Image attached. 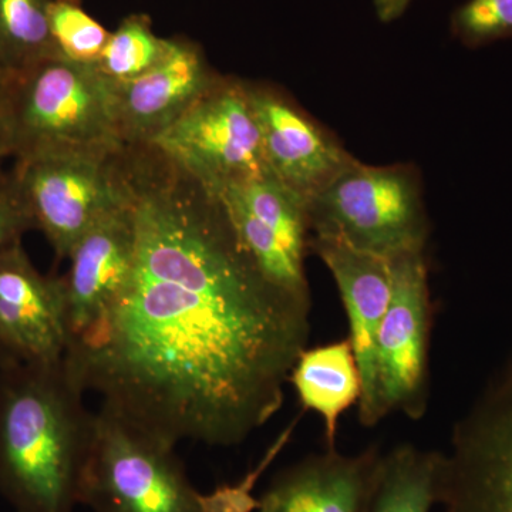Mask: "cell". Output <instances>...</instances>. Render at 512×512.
Returning a JSON list of instances; mask_svg holds the SVG:
<instances>
[{
  "mask_svg": "<svg viewBox=\"0 0 512 512\" xmlns=\"http://www.w3.org/2000/svg\"><path fill=\"white\" fill-rule=\"evenodd\" d=\"M0 123L10 158L55 148L120 146L110 83L94 64L52 57L8 73Z\"/></svg>",
  "mask_w": 512,
  "mask_h": 512,
  "instance_id": "3957f363",
  "label": "cell"
},
{
  "mask_svg": "<svg viewBox=\"0 0 512 512\" xmlns=\"http://www.w3.org/2000/svg\"><path fill=\"white\" fill-rule=\"evenodd\" d=\"M6 158H10L8 141H6L5 131L0 123V170H3V163Z\"/></svg>",
  "mask_w": 512,
  "mask_h": 512,
  "instance_id": "603a6c76",
  "label": "cell"
},
{
  "mask_svg": "<svg viewBox=\"0 0 512 512\" xmlns=\"http://www.w3.org/2000/svg\"><path fill=\"white\" fill-rule=\"evenodd\" d=\"M12 171L57 259L69 258L96 222L134 198L131 147L124 144L39 151L15 160Z\"/></svg>",
  "mask_w": 512,
  "mask_h": 512,
  "instance_id": "277c9868",
  "label": "cell"
},
{
  "mask_svg": "<svg viewBox=\"0 0 512 512\" xmlns=\"http://www.w3.org/2000/svg\"><path fill=\"white\" fill-rule=\"evenodd\" d=\"M49 23L53 42L63 59L97 63L110 32L83 9L80 0H52Z\"/></svg>",
  "mask_w": 512,
  "mask_h": 512,
  "instance_id": "d6986e66",
  "label": "cell"
},
{
  "mask_svg": "<svg viewBox=\"0 0 512 512\" xmlns=\"http://www.w3.org/2000/svg\"><path fill=\"white\" fill-rule=\"evenodd\" d=\"M32 215L12 170H0V252L22 244L23 235L33 231Z\"/></svg>",
  "mask_w": 512,
  "mask_h": 512,
  "instance_id": "44dd1931",
  "label": "cell"
},
{
  "mask_svg": "<svg viewBox=\"0 0 512 512\" xmlns=\"http://www.w3.org/2000/svg\"><path fill=\"white\" fill-rule=\"evenodd\" d=\"M413 0H373L377 18L383 23H392L402 18Z\"/></svg>",
  "mask_w": 512,
  "mask_h": 512,
  "instance_id": "7402d4cb",
  "label": "cell"
},
{
  "mask_svg": "<svg viewBox=\"0 0 512 512\" xmlns=\"http://www.w3.org/2000/svg\"><path fill=\"white\" fill-rule=\"evenodd\" d=\"M154 146L220 192L271 174L247 82L220 77Z\"/></svg>",
  "mask_w": 512,
  "mask_h": 512,
  "instance_id": "52a82bcc",
  "label": "cell"
},
{
  "mask_svg": "<svg viewBox=\"0 0 512 512\" xmlns=\"http://www.w3.org/2000/svg\"><path fill=\"white\" fill-rule=\"evenodd\" d=\"M443 453L404 444L384 454L369 512H430L440 503Z\"/></svg>",
  "mask_w": 512,
  "mask_h": 512,
  "instance_id": "2e32d148",
  "label": "cell"
},
{
  "mask_svg": "<svg viewBox=\"0 0 512 512\" xmlns=\"http://www.w3.org/2000/svg\"><path fill=\"white\" fill-rule=\"evenodd\" d=\"M69 259V272L60 276L67 350L83 345L103 326L130 281L136 259L134 198L96 222Z\"/></svg>",
  "mask_w": 512,
  "mask_h": 512,
  "instance_id": "9c48e42d",
  "label": "cell"
},
{
  "mask_svg": "<svg viewBox=\"0 0 512 512\" xmlns=\"http://www.w3.org/2000/svg\"><path fill=\"white\" fill-rule=\"evenodd\" d=\"M220 77L200 46L173 39L170 52L153 69L110 84L117 137L124 146H151Z\"/></svg>",
  "mask_w": 512,
  "mask_h": 512,
  "instance_id": "8fae6325",
  "label": "cell"
},
{
  "mask_svg": "<svg viewBox=\"0 0 512 512\" xmlns=\"http://www.w3.org/2000/svg\"><path fill=\"white\" fill-rule=\"evenodd\" d=\"M6 79H8V72L0 66V96H2L3 87H5Z\"/></svg>",
  "mask_w": 512,
  "mask_h": 512,
  "instance_id": "cb8c5ba5",
  "label": "cell"
},
{
  "mask_svg": "<svg viewBox=\"0 0 512 512\" xmlns=\"http://www.w3.org/2000/svg\"><path fill=\"white\" fill-rule=\"evenodd\" d=\"M136 259L116 308L64 355L84 392L154 439L244 443L284 403L311 301L272 284L218 192L133 148Z\"/></svg>",
  "mask_w": 512,
  "mask_h": 512,
  "instance_id": "6da1fadb",
  "label": "cell"
},
{
  "mask_svg": "<svg viewBox=\"0 0 512 512\" xmlns=\"http://www.w3.org/2000/svg\"><path fill=\"white\" fill-rule=\"evenodd\" d=\"M175 447L101 407L80 481L93 512H207Z\"/></svg>",
  "mask_w": 512,
  "mask_h": 512,
  "instance_id": "8992f818",
  "label": "cell"
},
{
  "mask_svg": "<svg viewBox=\"0 0 512 512\" xmlns=\"http://www.w3.org/2000/svg\"><path fill=\"white\" fill-rule=\"evenodd\" d=\"M450 30L471 49L512 39V0H467L451 15Z\"/></svg>",
  "mask_w": 512,
  "mask_h": 512,
  "instance_id": "ffe728a7",
  "label": "cell"
},
{
  "mask_svg": "<svg viewBox=\"0 0 512 512\" xmlns=\"http://www.w3.org/2000/svg\"><path fill=\"white\" fill-rule=\"evenodd\" d=\"M0 345L22 362L66 355L62 278L40 274L22 244L0 252Z\"/></svg>",
  "mask_w": 512,
  "mask_h": 512,
  "instance_id": "7c38bea8",
  "label": "cell"
},
{
  "mask_svg": "<svg viewBox=\"0 0 512 512\" xmlns=\"http://www.w3.org/2000/svg\"><path fill=\"white\" fill-rule=\"evenodd\" d=\"M52 0H0V66L20 72L57 52L50 32Z\"/></svg>",
  "mask_w": 512,
  "mask_h": 512,
  "instance_id": "e0dca14e",
  "label": "cell"
},
{
  "mask_svg": "<svg viewBox=\"0 0 512 512\" xmlns=\"http://www.w3.org/2000/svg\"><path fill=\"white\" fill-rule=\"evenodd\" d=\"M383 456L379 447L355 456L328 447L279 471L255 512H369Z\"/></svg>",
  "mask_w": 512,
  "mask_h": 512,
  "instance_id": "5bb4252c",
  "label": "cell"
},
{
  "mask_svg": "<svg viewBox=\"0 0 512 512\" xmlns=\"http://www.w3.org/2000/svg\"><path fill=\"white\" fill-rule=\"evenodd\" d=\"M173 39L158 37L146 15H131L110 32L97 63V72L110 84L136 79L157 66L170 52Z\"/></svg>",
  "mask_w": 512,
  "mask_h": 512,
  "instance_id": "ac0fdd59",
  "label": "cell"
},
{
  "mask_svg": "<svg viewBox=\"0 0 512 512\" xmlns=\"http://www.w3.org/2000/svg\"><path fill=\"white\" fill-rule=\"evenodd\" d=\"M311 237L393 259L424 252L429 218L419 171L410 164L355 161L308 201Z\"/></svg>",
  "mask_w": 512,
  "mask_h": 512,
  "instance_id": "5b68a950",
  "label": "cell"
},
{
  "mask_svg": "<svg viewBox=\"0 0 512 512\" xmlns=\"http://www.w3.org/2000/svg\"><path fill=\"white\" fill-rule=\"evenodd\" d=\"M392 296L376 343L377 423L402 412L423 417L429 397L431 305L424 252L390 259Z\"/></svg>",
  "mask_w": 512,
  "mask_h": 512,
  "instance_id": "ba28073f",
  "label": "cell"
},
{
  "mask_svg": "<svg viewBox=\"0 0 512 512\" xmlns=\"http://www.w3.org/2000/svg\"><path fill=\"white\" fill-rule=\"evenodd\" d=\"M289 382L295 387L303 409L322 417L328 447H335L339 417L359 403L362 394V380L350 340L303 350Z\"/></svg>",
  "mask_w": 512,
  "mask_h": 512,
  "instance_id": "9a60e30c",
  "label": "cell"
},
{
  "mask_svg": "<svg viewBox=\"0 0 512 512\" xmlns=\"http://www.w3.org/2000/svg\"><path fill=\"white\" fill-rule=\"evenodd\" d=\"M6 360H13V359H10L8 353H6V350L3 349L2 345H0V363L6 362Z\"/></svg>",
  "mask_w": 512,
  "mask_h": 512,
  "instance_id": "d4e9b609",
  "label": "cell"
},
{
  "mask_svg": "<svg viewBox=\"0 0 512 512\" xmlns=\"http://www.w3.org/2000/svg\"><path fill=\"white\" fill-rule=\"evenodd\" d=\"M66 360L0 363V495L13 512H74L94 413Z\"/></svg>",
  "mask_w": 512,
  "mask_h": 512,
  "instance_id": "7a4b0ae2",
  "label": "cell"
},
{
  "mask_svg": "<svg viewBox=\"0 0 512 512\" xmlns=\"http://www.w3.org/2000/svg\"><path fill=\"white\" fill-rule=\"evenodd\" d=\"M247 86L269 173L308 205L356 158L284 93Z\"/></svg>",
  "mask_w": 512,
  "mask_h": 512,
  "instance_id": "30bf717a",
  "label": "cell"
},
{
  "mask_svg": "<svg viewBox=\"0 0 512 512\" xmlns=\"http://www.w3.org/2000/svg\"><path fill=\"white\" fill-rule=\"evenodd\" d=\"M309 249L328 266L338 285L362 380L359 420L363 426H376V343L392 296V262L329 237L312 235Z\"/></svg>",
  "mask_w": 512,
  "mask_h": 512,
  "instance_id": "4fadbf2b",
  "label": "cell"
}]
</instances>
